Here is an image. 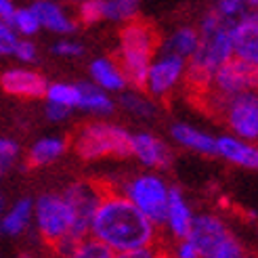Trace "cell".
Wrapping results in <instances>:
<instances>
[{
    "label": "cell",
    "mask_w": 258,
    "mask_h": 258,
    "mask_svg": "<svg viewBox=\"0 0 258 258\" xmlns=\"http://www.w3.org/2000/svg\"><path fill=\"white\" fill-rule=\"evenodd\" d=\"M141 0H103V21L126 23L139 17Z\"/></svg>",
    "instance_id": "cell-26"
},
{
    "label": "cell",
    "mask_w": 258,
    "mask_h": 258,
    "mask_svg": "<svg viewBox=\"0 0 258 258\" xmlns=\"http://www.w3.org/2000/svg\"><path fill=\"white\" fill-rule=\"evenodd\" d=\"M198 32L200 44L193 57L187 61V76L193 84L206 86L212 72L233 57L231 25H225L214 19L210 13H206L198 25Z\"/></svg>",
    "instance_id": "cell-2"
},
{
    "label": "cell",
    "mask_w": 258,
    "mask_h": 258,
    "mask_svg": "<svg viewBox=\"0 0 258 258\" xmlns=\"http://www.w3.org/2000/svg\"><path fill=\"white\" fill-rule=\"evenodd\" d=\"M46 78L28 66H9L0 72V88L3 93L15 99H42L44 88H46Z\"/></svg>",
    "instance_id": "cell-12"
},
{
    "label": "cell",
    "mask_w": 258,
    "mask_h": 258,
    "mask_svg": "<svg viewBox=\"0 0 258 258\" xmlns=\"http://www.w3.org/2000/svg\"><path fill=\"white\" fill-rule=\"evenodd\" d=\"M72 109L63 107V105H57V103H50V101H44V115L48 122H66L70 118Z\"/></svg>",
    "instance_id": "cell-35"
},
{
    "label": "cell",
    "mask_w": 258,
    "mask_h": 258,
    "mask_svg": "<svg viewBox=\"0 0 258 258\" xmlns=\"http://www.w3.org/2000/svg\"><path fill=\"white\" fill-rule=\"evenodd\" d=\"M105 187H101L93 180H76V183L68 185L66 191H61L66 200L72 206V214H74V227H72V235L74 239H82L88 235V227H90V218H93L97 206L101 202V196Z\"/></svg>",
    "instance_id": "cell-11"
},
{
    "label": "cell",
    "mask_w": 258,
    "mask_h": 258,
    "mask_svg": "<svg viewBox=\"0 0 258 258\" xmlns=\"http://www.w3.org/2000/svg\"><path fill=\"white\" fill-rule=\"evenodd\" d=\"M198 258H243L246 246L218 214L204 212L193 216V225L187 233Z\"/></svg>",
    "instance_id": "cell-5"
},
{
    "label": "cell",
    "mask_w": 258,
    "mask_h": 258,
    "mask_svg": "<svg viewBox=\"0 0 258 258\" xmlns=\"http://www.w3.org/2000/svg\"><path fill=\"white\" fill-rule=\"evenodd\" d=\"M76 23L78 25H97L103 21V0H80L76 3Z\"/></svg>",
    "instance_id": "cell-31"
},
{
    "label": "cell",
    "mask_w": 258,
    "mask_h": 258,
    "mask_svg": "<svg viewBox=\"0 0 258 258\" xmlns=\"http://www.w3.org/2000/svg\"><path fill=\"white\" fill-rule=\"evenodd\" d=\"M256 11H258V0H214V5L208 13L221 23L233 25L241 17Z\"/></svg>",
    "instance_id": "cell-25"
},
{
    "label": "cell",
    "mask_w": 258,
    "mask_h": 258,
    "mask_svg": "<svg viewBox=\"0 0 258 258\" xmlns=\"http://www.w3.org/2000/svg\"><path fill=\"white\" fill-rule=\"evenodd\" d=\"M172 185L166 180L162 174L156 170L139 172L128 176L122 183V196L131 202L135 208H139L151 223H156L158 227L164 221V212L168 206Z\"/></svg>",
    "instance_id": "cell-6"
},
{
    "label": "cell",
    "mask_w": 258,
    "mask_h": 258,
    "mask_svg": "<svg viewBox=\"0 0 258 258\" xmlns=\"http://www.w3.org/2000/svg\"><path fill=\"white\" fill-rule=\"evenodd\" d=\"M88 76H90V82L111 95H120L124 88H128V80L120 68V63L115 61V57L93 59L88 63Z\"/></svg>",
    "instance_id": "cell-20"
},
{
    "label": "cell",
    "mask_w": 258,
    "mask_h": 258,
    "mask_svg": "<svg viewBox=\"0 0 258 258\" xmlns=\"http://www.w3.org/2000/svg\"><path fill=\"white\" fill-rule=\"evenodd\" d=\"M231 42H233V57L250 66H258V11L231 25Z\"/></svg>",
    "instance_id": "cell-16"
},
{
    "label": "cell",
    "mask_w": 258,
    "mask_h": 258,
    "mask_svg": "<svg viewBox=\"0 0 258 258\" xmlns=\"http://www.w3.org/2000/svg\"><path fill=\"white\" fill-rule=\"evenodd\" d=\"M198 44H200V32L198 28H191V25H180L176 28L162 44H158V48H164L168 53H174L183 59H191L193 53L198 50Z\"/></svg>",
    "instance_id": "cell-24"
},
{
    "label": "cell",
    "mask_w": 258,
    "mask_h": 258,
    "mask_svg": "<svg viewBox=\"0 0 258 258\" xmlns=\"http://www.w3.org/2000/svg\"><path fill=\"white\" fill-rule=\"evenodd\" d=\"M21 145L15 139L0 137V180H5L21 162Z\"/></svg>",
    "instance_id": "cell-29"
},
{
    "label": "cell",
    "mask_w": 258,
    "mask_h": 258,
    "mask_svg": "<svg viewBox=\"0 0 258 258\" xmlns=\"http://www.w3.org/2000/svg\"><path fill=\"white\" fill-rule=\"evenodd\" d=\"M115 254L105 246L103 241H99L93 235H84L78 239L74 250V258H113Z\"/></svg>",
    "instance_id": "cell-30"
},
{
    "label": "cell",
    "mask_w": 258,
    "mask_h": 258,
    "mask_svg": "<svg viewBox=\"0 0 258 258\" xmlns=\"http://www.w3.org/2000/svg\"><path fill=\"white\" fill-rule=\"evenodd\" d=\"M42 99L74 111L76 105H78V84L76 82H46Z\"/></svg>",
    "instance_id": "cell-27"
},
{
    "label": "cell",
    "mask_w": 258,
    "mask_h": 258,
    "mask_svg": "<svg viewBox=\"0 0 258 258\" xmlns=\"http://www.w3.org/2000/svg\"><path fill=\"white\" fill-rule=\"evenodd\" d=\"M32 9L36 11L38 21H40V30H46L55 36H72L78 30L74 13H70L57 0H36Z\"/></svg>",
    "instance_id": "cell-17"
},
{
    "label": "cell",
    "mask_w": 258,
    "mask_h": 258,
    "mask_svg": "<svg viewBox=\"0 0 258 258\" xmlns=\"http://www.w3.org/2000/svg\"><path fill=\"white\" fill-rule=\"evenodd\" d=\"M88 235L97 237L115 254L124 256L139 248L158 246V225L128 202L122 193L105 189L90 218Z\"/></svg>",
    "instance_id": "cell-1"
},
{
    "label": "cell",
    "mask_w": 258,
    "mask_h": 258,
    "mask_svg": "<svg viewBox=\"0 0 258 258\" xmlns=\"http://www.w3.org/2000/svg\"><path fill=\"white\" fill-rule=\"evenodd\" d=\"M68 151H70V141L66 137L59 135L40 137L25 151V164L30 168H44V166L59 162Z\"/></svg>",
    "instance_id": "cell-19"
},
{
    "label": "cell",
    "mask_w": 258,
    "mask_h": 258,
    "mask_svg": "<svg viewBox=\"0 0 258 258\" xmlns=\"http://www.w3.org/2000/svg\"><path fill=\"white\" fill-rule=\"evenodd\" d=\"M32 214H34L32 198H19L11 206L7 204L5 212L0 214V235L7 239L21 237L32 227Z\"/></svg>",
    "instance_id": "cell-21"
},
{
    "label": "cell",
    "mask_w": 258,
    "mask_h": 258,
    "mask_svg": "<svg viewBox=\"0 0 258 258\" xmlns=\"http://www.w3.org/2000/svg\"><path fill=\"white\" fill-rule=\"evenodd\" d=\"M32 225L46 246H55L63 237L72 235L74 214L63 193H42L34 200Z\"/></svg>",
    "instance_id": "cell-7"
},
{
    "label": "cell",
    "mask_w": 258,
    "mask_h": 258,
    "mask_svg": "<svg viewBox=\"0 0 258 258\" xmlns=\"http://www.w3.org/2000/svg\"><path fill=\"white\" fill-rule=\"evenodd\" d=\"M216 158H223L227 164L237 166L243 170L258 168V147L256 141H248L235 135H218L216 137Z\"/></svg>",
    "instance_id": "cell-14"
},
{
    "label": "cell",
    "mask_w": 258,
    "mask_h": 258,
    "mask_svg": "<svg viewBox=\"0 0 258 258\" xmlns=\"http://www.w3.org/2000/svg\"><path fill=\"white\" fill-rule=\"evenodd\" d=\"M131 137L128 128L113 122H90L84 124L72 141V149L84 162L99 160H124L131 158Z\"/></svg>",
    "instance_id": "cell-4"
},
{
    "label": "cell",
    "mask_w": 258,
    "mask_h": 258,
    "mask_svg": "<svg viewBox=\"0 0 258 258\" xmlns=\"http://www.w3.org/2000/svg\"><path fill=\"white\" fill-rule=\"evenodd\" d=\"M5 208H7V196H5L3 191H0V214L5 212Z\"/></svg>",
    "instance_id": "cell-37"
},
{
    "label": "cell",
    "mask_w": 258,
    "mask_h": 258,
    "mask_svg": "<svg viewBox=\"0 0 258 258\" xmlns=\"http://www.w3.org/2000/svg\"><path fill=\"white\" fill-rule=\"evenodd\" d=\"M218 109L223 111L225 124L231 135L258 141V95L254 88L229 97Z\"/></svg>",
    "instance_id": "cell-10"
},
{
    "label": "cell",
    "mask_w": 258,
    "mask_h": 258,
    "mask_svg": "<svg viewBox=\"0 0 258 258\" xmlns=\"http://www.w3.org/2000/svg\"><path fill=\"white\" fill-rule=\"evenodd\" d=\"M50 53L61 59H78L86 53V48L80 40H76L72 36H59V40L50 44Z\"/></svg>",
    "instance_id": "cell-32"
},
{
    "label": "cell",
    "mask_w": 258,
    "mask_h": 258,
    "mask_svg": "<svg viewBox=\"0 0 258 258\" xmlns=\"http://www.w3.org/2000/svg\"><path fill=\"white\" fill-rule=\"evenodd\" d=\"M158 36L147 21L133 19L122 23L120 38H118V53L115 61L128 80V86L143 88L147 68L158 50Z\"/></svg>",
    "instance_id": "cell-3"
},
{
    "label": "cell",
    "mask_w": 258,
    "mask_h": 258,
    "mask_svg": "<svg viewBox=\"0 0 258 258\" xmlns=\"http://www.w3.org/2000/svg\"><path fill=\"white\" fill-rule=\"evenodd\" d=\"M76 84H78V105H76V109L97 115V118H109V115H113L115 99L111 97V93L99 88L93 82H76Z\"/></svg>",
    "instance_id": "cell-22"
},
{
    "label": "cell",
    "mask_w": 258,
    "mask_h": 258,
    "mask_svg": "<svg viewBox=\"0 0 258 258\" xmlns=\"http://www.w3.org/2000/svg\"><path fill=\"white\" fill-rule=\"evenodd\" d=\"M185 76H187V59L168 53L164 48H158L147 68L143 90L153 99H164L170 93H174V88L183 82Z\"/></svg>",
    "instance_id": "cell-9"
},
{
    "label": "cell",
    "mask_w": 258,
    "mask_h": 258,
    "mask_svg": "<svg viewBox=\"0 0 258 258\" xmlns=\"http://www.w3.org/2000/svg\"><path fill=\"white\" fill-rule=\"evenodd\" d=\"M9 23H11V28L17 32V36L34 38L40 32V21H38V15L32 7H17L13 11Z\"/></svg>",
    "instance_id": "cell-28"
},
{
    "label": "cell",
    "mask_w": 258,
    "mask_h": 258,
    "mask_svg": "<svg viewBox=\"0 0 258 258\" xmlns=\"http://www.w3.org/2000/svg\"><path fill=\"white\" fill-rule=\"evenodd\" d=\"M131 158L149 170H164L172 162V151L158 135L141 131L131 137Z\"/></svg>",
    "instance_id": "cell-13"
},
{
    "label": "cell",
    "mask_w": 258,
    "mask_h": 258,
    "mask_svg": "<svg viewBox=\"0 0 258 258\" xmlns=\"http://www.w3.org/2000/svg\"><path fill=\"white\" fill-rule=\"evenodd\" d=\"M17 32L11 28V23L7 19H0V57H11L13 46L17 42Z\"/></svg>",
    "instance_id": "cell-34"
},
{
    "label": "cell",
    "mask_w": 258,
    "mask_h": 258,
    "mask_svg": "<svg viewBox=\"0 0 258 258\" xmlns=\"http://www.w3.org/2000/svg\"><path fill=\"white\" fill-rule=\"evenodd\" d=\"M172 141L187 151H193L204 158H216V137L200 126H193L187 122H176L170 128Z\"/></svg>",
    "instance_id": "cell-18"
},
{
    "label": "cell",
    "mask_w": 258,
    "mask_h": 258,
    "mask_svg": "<svg viewBox=\"0 0 258 258\" xmlns=\"http://www.w3.org/2000/svg\"><path fill=\"white\" fill-rule=\"evenodd\" d=\"M21 66H34V63L38 61V57H40V50H38L36 42L32 40V38H25V36H19L15 46H13V55Z\"/></svg>",
    "instance_id": "cell-33"
},
{
    "label": "cell",
    "mask_w": 258,
    "mask_h": 258,
    "mask_svg": "<svg viewBox=\"0 0 258 258\" xmlns=\"http://www.w3.org/2000/svg\"><path fill=\"white\" fill-rule=\"evenodd\" d=\"M118 105L133 118H139V120H151L158 115V105L153 97H149L143 88H133L128 90L124 88L120 93V101Z\"/></svg>",
    "instance_id": "cell-23"
},
{
    "label": "cell",
    "mask_w": 258,
    "mask_h": 258,
    "mask_svg": "<svg viewBox=\"0 0 258 258\" xmlns=\"http://www.w3.org/2000/svg\"><path fill=\"white\" fill-rule=\"evenodd\" d=\"M15 9H17V7H15V3H13V0H0V19H7V21H9Z\"/></svg>",
    "instance_id": "cell-36"
},
{
    "label": "cell",
    "mask_w": 258,
    "mask_h": 258,
    "mask_svg": "<svg viewBox=\"0 0 258 258\" xmlns=\"http://www.w3.org/2000/svg\"><path fill=\"white\" fill-rule=\"evenodd\" d=\"M70 3H80V0H70Z\"/></svg>",
    "instance_id": "cell-38"
},
{
    "label": "cell",
    "mask_w": 258,
    "mask_h": 258,
    "mask_svg": "<svg viewBox=\"0 0 258 258\" xmlns=\"http://www.w3.org/2000/svg\"><path fill=\"white\" fill-rule=\"evenodd\" d=\"M193 216H196V212H193L189 200L185 198V193L178 187H172L170 198H168V206H166V212H164V221L160 227H164L166 233H168L174 241L183 239V237H187L189 229L193 225Z\"/></svg>",
    "instance_id": "cell-15"
},
{
    "label": "cell",
    "mask_w": 258,
    "mask_h": 258,
    "mask_svg": "<svg viewBox=\"0 0 258 258\" xmlns=\"http://www.w3.org/2000/svg\"><path fill=\"white\" fill-rule=\"evenodd\" d=\"M256 72H258V66H250V63L241 61L237 57H231L221 68H216L212 72L208 82H206V88L210 90V97L221 107L229 97L256 88Z\"/></svg>",
    "instance_id": "cell-8"
}]
</instances>
